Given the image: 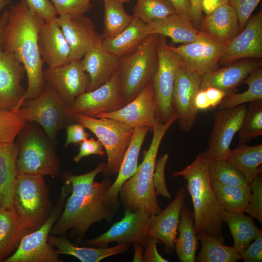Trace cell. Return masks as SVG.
I'll return each mask as SVG.
<instances>
[{
	"label": "cell",
	"mask_w": 262,
	"mask_h": 262,
	"mask_svg": "<svg viewBox=\"0 0 262 262\" xmlns=\"http://www.w3.org/2000/svg\"><path fill=\"white\" fill-rule=\"evenodd\" d=\"M8 13L0 43L3 49L13 54L25 69L28 85L22 98L23 104L26 100L39 96L45 85L38 44V33L44 21L25 0L11 5Z\"/></svg>",
	"instance_id": "1"
},
{
	"label": "cell",
	"mask_w": 262,
	"mask_h": 262,
	"mask_svg": "<svg viewBox=\"0 0 262 262\" xmlns=\"http://www.w3.org/2000/svg\"><path fill=\"white\" fill-rule=\"evenodd\" d=\"M210 162L205 152H201L191 164L182 170L173 172L172 176L181 177L186 181L193 202L194 227L197 234L206 232L224 243L222 232L224 211L211 185L209 175Z\"/></svg>",
	"instance_id": "2"
},
{
	"label": "cell",
	"mask_w": 262,
	"mask_h": 262,
	"mask_svg": "<svg viewBox=\"0 0 262 262\" xmlns=\"http://www.w3.org/2000/svg\"><path fill=\"white\" fill-rule=\"evenodd\" d=\"M112 183L107 178L99 182L92 194H71L50 233L61 236L69 231L71 237L79 243L93 224L104 220L111 221L118 209L106 203L104 198Z\"/></svg>",
	"instance_id": "3"
},
{
	"label": "cell",
	"mask_w": 262,
	"mask_h": 262,
	"mask_svg": "<svg viewBox=\"0 0 262 262\" xmlns=\"http://www.w3.org/2000/svg\"><path fill=\"white\" fill-rule=\"evenodd\" d=\"M177 119L175 114L164 123L158 122L156 119L152 130V141L143 161L138 166L134 174L120 187L118 199L125 209L134 212L139 208H144L150 216L162 212L155 193L153 176L161 142Z\"/></svg>",
	"instance_id": "4"
},
{
	"label": "cell",
	"mask_w": 262,
	"mask_h": 262,
	"mask_svg": "<svg viewBox=\"0 0 262 262\" xmlns=\"http://www.w3.org/2000/svg\"><path fill=\"white\" fill-rule=\"evenodd\" d=\"M159 37L147 35L134 50L119 58L118 71L125 104L152 81L158 65Z\"/></svg>",
	"instance_id": "5"
},
{
	"label": "cell",
	"mask_w": 262,
	"mask_h": 262,
	"mask_svg": "<svg viewBox=\"0 0 262 262\" xmlns=\"http://www.w3.org/2000/svg\"><path fill=\"white\" fill-rule=\"evenodd\" d=\"M17 174L49 176L60 173V164L53 144L39 128L28 122L19 133Z\"/></svg>",
	"instance_id": "6"
},
{
	"label": "cell",
	"mask_w": 262,
	"mask_h": 262,
	"mask_svg": "<svg viewBox=\"0 0 262 262\" xmlns=\"http://www.w3.org/2000/svg\"><path fill=\"white\" fill-rule=\"evenodd\" d=\"M13 205L28 233L40 227L52 210L44 176L17 174Z\"/></svg>",
	"instance_id": "7"
},
{
	"label": "cell",
	"mask_w": 262,
	"mask_h": 262,
	"mask_svg": "<svg viewBox=\"0 0 262 262\" xmlns=\"http://www.w3.org/2000/svg\"><path fill=\"white\" fill-rule=\"evenodd\" d=\"M20 117L27 122L39 124L51 142L55 145L59 131L76 122L74 115L58 94L45 82L40 95L26 100L18 110Z\"/></svg>",
	"instance_id": "8"
},
{
	"label": "cell",
	"mask_w": 262,
	"mask_h": 262,
	"mask_svg": "<svg viewBox=\"0 0 262 262\" xmlns=\"http://www.w3.org/2000/svg\"><path fill=\"white\" fill-rule=\"evenodd\" d=\"M74 116L76 122L92 132L104 147L107 162L103 175L109 177L117 174L134 129L110 118L82 114H76Z\"/></svg>",
	"instance_id": "9"
},
{
	"label": "cell",
	"mask_w": 262,
	"mask_h": 262,
	"mask_svg": "<svg viewBox=\"0 0 262 262\" xmlns=\"http://www.w3.org/2000/svg\"><path fill=\"white\" fill-rule=\"evenodd\" d=\"M71 187H62L56 204L45 223L38 229L26 234L14 252L4 262H61L56 249L48 242L52 228L61 215Z\"/></svg>",
	"instance_id": "10"
},
{
	"label": "cell",
	"mask_w": 262,
	"mask_h": 262,
	"mask_svg": "<svg viewBox=\"0 0 262 262\" xmlns=\"http://www.w3.org/2000/svg\"><path fill=\"white\" fill-rule=\"evenodd\" d=\"M166 37L159 35L158 43V65L151 82L154 91L156 119L164 123L175 115L172 94L177 70L180 64L175 54L170 49Z\"/></svg>",
	"instance_id": "11"
},
{
	"label": "cell",
	"mask_w": 262,
	"mask_h": 262,
	"mask_svg": "<svg viewBox=\"0 0 262 262\" xmlns=\"http://www.w3.org/2000/svg\"><path fill=\"white\" fill-rule=\"evenodd\" d=\"M176 55L180 66L189 72L202 76L219 68V62L227 45L202 33L195 41L177 47L168 46Z\"/></svg>",
	"instance_id": "12"
},
{
	"label": "cell",
	"mask_w": 262,
	"mask_h": 262,
	"mask_svg": "<svg viewBox=\"0 0 262 262\" xmlns=\"http://www.w3.org/2000/svg\"><path fill=\"white\" fill-rule=\"evenodd\" d=\"M151 216L144 208L134 212L126 209L124 217L114 223L104 233L93 239L85 240L86 246L106 247L110 243L130 244L139 243L146 246L148 222Z\"/></svg>",
	"instance_id": "13"
},
{
	"label": "cell",
	"mask_w": 262,
	"mask_h": 262,
	"mask_svg": "<svg viewBox=\"0 0 262 262\" xmlns=\"http://www.w3.org/2000/svg\"><path fill=\"white\" fill-rule=\"evenodd\" d=\"M245 104L219 109L214 115L208 146L205 152L211 161L226 159L230 152L232 140L239 131L246 111Z\"/></svg>",
	"instance_id": "14"
},
{
	"label": "cell",
	"mask_w": 262,
	"mask_h": 262,
	"mask_svg": "<svg viewBox=\"0 0 262 262\" xmlns=\"http://www.w3.org/2000/svg\"><path fill=\"white\" fill-rule=\"evenodd\" d=\"M8 16V11L0 16V110L20 108L25 90L21 84L25 73L22 65L1 47V33Z\"/></svg>",
	"instance_id": "15"
},
{
	"label": "cell",
	"mask_w": 262,
	"mask_h": 262,
	"mask_svg": "<svg viewBox=\"0 0 262 262\" xmlns=\"http://www.w3.org/2000/svg\"><path fill=\"white\" fill-rule=\"evenodd\" d=\"M125 105L117 70L106 83L77 98L69 110L73 115L95 117L99 114L116 111Z\"/></svg>",
	"instance_id": "16"
},
{
	"label": "cell",
	"mask_w": 262,
	"mask_h": 262,
	"mask_svg": "<svg viewBox=\"0 0 262 262\" xmlns=\"http://www.w3.org/2000/svg\"><path fill=\"white\" fill-rule=\"evenodd\" d=\"M202 76L192 73L181 66L178 68L172 94V107L180 128L189 131L194 126L198 110L194 99L200 90Z\"/></svg>",
	"instance_id": "17"
},
{
	"label": "cell",
	"mask_w": 262,
	"mask_h": 262,
	"mask_svg": "<svg viewBox=\"0 0 262 262\" xmlns=\"http://www.w3.org/2000/svg\"><path fill=\"white\" fill-rule=\"evenodd\" d=\"M45 82L51 86L70 108L75 99L87 91L90 78L81 60L44 71Z\"/></svg>",
	"instance_id": "18"
},
{
	"label": "cell",
	"mask_w": 262,
	"mask_h": 262,
	"mask_svg": "<svg viewBox=\"0 0 262 262\" xmlns=\"http://www.w3.org/2000/svg\"><path fill=\"white\" fill-rule=\"evenodd\" d=\"M227 45L219 64L228 66L242 59L262 57V11L250 16L245 27Z\"/></svg>",
	"instance_id": "19"
},
{
	"label": "cell",
	"mask_w": 262,
	"mask_h": 262,
	"mask_svg": "<svg viewBox=\"0 0 262 262\" xmlns=\"http://www.w3.org/2000/svg\"><path fill=\"white\" fill-rule=\"evenodd\" d=\"M56 21L70 47L72 61L81 60L92 46L103 39L91 19L84 15L59 16Z\"/></svg>",
	"instance_id": "20"
},
{
	"label": "cell",
	"mask_w": 262,
	"mask_h": 262,
	"mask_svg": "<svg viewBox=\"0 0 262 262\" xmlns=\"http://www.w3.org/2000/svg\"><path fill=\"white\" fill-rule=\"evenodd\" d=\"M185 193L184 187L180 188L166 208L160 213L151 216L148 222V237L159 240L164 245V251L167 254H171L175 250L177 228L180 213L184 204Z\"/></svg>",
	"instance_id": "21"
},
{
	"label": "cell",
	"mask_w": 262,
	"mask_h": 262,
	"mask_svg": "<svg viewBox=\"0 0 262 262\" xmlns=\"http://www.w3.org/2000/svg\"><path fill=\"white\" fill-rule=\"evenodd\" d=\"M95 117L115 119L133 129L147 126L152 131L156 117L152 82L148 83L133 100L122 108L113 112L99 114Z\"/></svg>",
	"instance_id": "22"
},
{
	"label": "cell",
	"mask_w": 262,
	"mask_h": 262,
	"mask_svg": "<svg viewBox=\"0 0 262 262\" xmlns=\"http://www.w3.org/2000/svg\"><path fill=\"white\" fill-rule=\"evenodd\" d=\"M57 19V18H56ZM56 19L44 22L38 33V44L42 60L51 69L72 61L70 47Z\"/></svg>",
	"instance_id": "23"
},
{
	"label": "cell",
	"mask_w": 262,
	"mask_h": 262,
	"mask_svg": "<svg viewBox=\"0 0 262 262\" xmlns=\"http://www.w3.org/2000/svg\"><path fill=\"white\" fill-rule=\"evenodd\" d=\"M102 40L92 46L81 59L83 69L90 78L86 92L106 83L118 69L119 58L106 49Z\"/></svg>",
	"instance_id": "24"
},
{
	"label": "cell",
	"mask_w": 262,
	"mask_h": 262,
	"mask_svg": "<svg viewBox=\"0 0 262 262\" xmlns=\"http://www.w3.org/2000/svg\"><path fill=\"white\" fill-rule=\"evenodd\" d=\"M262 61L257 59H246L218 68L202 76L200 89L211 87L221 90L227 95L234 92L251 72L262 66Z\"/></svg>",
	"instance_id": "25"
},
{
	"label": "cell",
	"mask_w": 262,
	"mask_h": 262,
	"mask_svg": "<svg viewBox=\"0 0 262 262\" xmlns=\"http://www.w3.org/2000/svg\"><path fill=\"white\" fill-rule=\"evenodd\" d=\"M150 130L147 126L134 128L131 140L124 154L117 178L105 195V202L116 208L118 209L120 205L118 193L120 187L136 172L141 148Z\"/></svg>",
	"instance_id": "26"
},
{
	"label": "cell",
	"mask_w": 262,
	"mask_h": 262,
	"mask_svg": "<svg viewBox=\"0 0 262 262\" xmlns=\"http://www.w3.org/2000/svg\"><path fill=\"white\" fill-rule=\"evenodd\" d=\"M199 31L227 45L240 33L237 16L226 3L203 17Z\"/></svg>",
	"instance_id": "27"
},
{
	"label": "cell",
	"mask_w": 262,
	"mask_h": 262,
	"mask_svg": "<svg viewBox=\"0 0 262 262\" xmlns=\"http://www.w3.org/2000/svg\"><path fill=\"white\" fill-rule=\"evenodd\" d=\"M48 242L57 248L58 254L70 255L82 262H98L106 258L122 254L127 251L129 247L125 244H118L110 247L79 246L64 235L58 236L52 234L49 235Z\"/></svg>",
	"instance_id": "28"
},
{
	"label": "cell",
	"mask_w": 262,
	"mask_h": 262,
	"mask_svg": "<svg viewBox=\"0 0 262 262\" xmlns=\"http://www.w3.org/2000/svg\"><path fill=\"white\" fill-rule=\"evenodd\" d=\"M146 32L147 35L168 37L174 43L182 44L195 41L202 34L191 22L177 13L147 23Z\"/></svg>",
	"instance_id": "29"
},
{
	"label": "cell",
	"mask_w": 262,
	"mask_h": 262,
	"mask_svg": "<svg viewBox=\"0 0 262 262\" xmlns=\"http://www.w3.org/2000/svg\"><path fill=\"white\" fill-rule=\"evenodd\" d=\"M18 154L17 143L0 145V210L13 205Z\"/></svg>",
	"instance_id": "30"
},
{
	"label": "cell",
	"mask_w": 262,
	"mask_h": 262,
	"mask_svg": "<svg viewBox=\"0 0 262 262\" xmlns=\"http://www.w3.org/2000/svg\"><path fill=\"white\" fill-rule=\"evenodd\" d=\"M28 233L13 205L0 210V262L12 254Z\"/></svg>",
	"instance_id": "31"
},
{
	"label": "cell",
	"mask_w": 262,
	"mask_h": 262,
	"mask_svg": "<svg viewBox=\"0 0 262 262\" xmlns=\"http://www.w3.org/2000/svg\"><path fill=\"white\" fill-rule=\"evenodd\" d=\"M193 212L184 204L177 228L178 235L175 243V250L180 262H196V253L198 247V238L194 227Z\"/></svg>",
	"instance_id": "32"
},
{
	"label": "cell",
	"mask_w": 262,
	"mask_h": 262,
	"mask_svg": "<svg viewBox=\"0 0 262 262\" xmlns=\"http://www.w3.org/2000/svg\"><path fill=\"white\" fill-rule=\"evenodd\" d=\"M147 23L133 15L129 26L120 33L110 38H103L104 47L120 58L134 50L147 37Z\"/></svg>",
	"instance_id": "33"
},
{
	"label": "cell",
	"mask_w": 262,
	"mask_h": 262,
	"mask_svg": "<svg viewBox=\"0 0 262 262\" xmlns=\"http://www.w3.org/2000/svg\"><path fill=\"white\" fill-rule=\"evenodd\" d=\"M223 221L228 224L233 237L232 246L240 254L262 233V229L256 226L253 218L244 213H231L224 211Z\"/></svg>",
	"instance_id": "34"
},
{
	"label": "cell",
	"mask_w": 262,
	"mask_h": 262,
	"mask_svg": "<svg viewBox=\"0 0 262 262\" xmlns=\"http://www.w3.org/2000/svg\"><path fill=\"white\" fill-rule=\"evenodd\" d=\"M226 160L251 183L262 172V144L250 146L239 144L236 148L231 149Z\"/></svg>",
	"instance_id": "35"
},
{
	"label": "cell",
	"mask_w": 262,
	"mask_h": 262,
	"mask_svg": "<svg viewBox=\"0 0 262 262\" xmlns=\"http://www.w3.org/2000/svg\"><path fill=\"white\" fill-rule=\"evenodd\" d=\"M212 188L224 211L244 213L251 193L250 185L240 186L221 184L211 181Z\"/></svg>",
	"instance_id": "36"
},
{
	"label": "cell",
	"mask_w": 262,
	"mask_h": 262,
	"mask_svg": "<svg viewBox=\"0 0 262 262\" xmlns=\"http://www.w3.org/2000/svg\"><path fill=\"white\" fill-rule=\"evenodd\" d=\"M201 245L198 262H236L241 260L240 254L233 247L226 246L224 242L209 235L206 232L197 234Z\"/></svg>",
	"instance_id": "37"
},
{
	"label": "cell",
	"mask_w": 262,
	"mask_h": 262,
	"mask_svg": "<svg viewBox=\"0 0 262 262\" xmlns=\"http://www.w3.org/2000/svg\"><path fill=\"white\" fill-rule=\"evenodd\" d=\"M104 0L103 38H113L123 31L130 24L133 16L125 11L119 0Z\"/></svg>",
	"instance_id": "38"
},
{
	"label": "cell",
	"mask_w": 262,
	"mask_h": 262,
	"mask_svg": "<svg viewBox=\"0 0 262 262\" xmlns=\"http://www.w3.org/2000/svg\"><path fill=\"white\" fill-rule=\"evenodd\" d=\"M247 89L241 93L231 92L227 94L218 105L219 109H229L246 103L262 100V68L251 72L244 81Z\"/></svg>",
	"instance_id": "39"
},
{
	"label": "cell",
	"mask_w": 262,
	"mask_h": 262,
	"mask_svg": "<svg viewBox=\"0 0 262 262\" xmlns=\"http://www.w3.org/2000/svg\"><path fill=\"white\" fill-rule=\"evenodd\" d=\"M238 132L240 144L248 143L262 135V100L249 103Z\"/></svg>",
	"instance_id": "40"
},
{
	"label": "cell",
	"mask_w": 262,
	"mask_h": 262,
	"mask_svg": "<svg viewBox=\"0 0 262 262\" xmlns=\"http://www.w3.org/2000/svg\"><path fill=\"white\" fill-rule=\"evenodd\" d=\"M209 175L211 181L221 184L240 186L250 185L243 174L226 159L211 161Z\"/></svg>",
	"instance_id": "41"
},
{
	"label": "cell",
	"mask_w": 262,
	"mask_h": 262,
	"mask_svg": "<svg viewBox=\"0 0 262 262\" xmlns=\"http://www.w3.org/2000/svg\"><path fill=\"white\" fill-rule=\"evenodd\" d=\"M133 16L146 23L176 13L168 0H137Z\"/></svg>",
	"instance_id": "42"
},
{
	"label": "cell",
	"mask_w": 262,
	"mask_h": 262,
	"mask_svg": "<svg viewBox=\"0 0 262 262\" xmlns=\"http://www.w3.org/2000/svg\"><path fill=\"white\" fill-rule=\"evenodd\" d=\"M19 109L0 110V145L14 143L28 123L19 115Z\"/></svg>",
	"instance_id": "43"
},
{
	"label": "cell",
	"mask_w": 262,
	"mask_h": 262,
	"mask_svg": "<svg viewBox=\"0 0 262 262\" xmlns=\"http://www.w3.org/2000/svg\"><path fill=\"white\" fill-rule=\"evenodd\" d=\"M106 163L99 164L93 170L85 174L74 175L66 174L65 177V182L71 185L72 194H92L98 188L99 182H95L96 177L102 172Z\"/></svg>",
	"instance_id": "44"
},
{
	"label": "cell",
	"mask_w": 262,
	"mask_h": 262,
	"mask_svg": "<svg viewBox=\"0 0 262 262\" xmlns=\"http://www.w3.org/2000/svg\"><path fill=\"white\" fill-rule=\"evenodd\" d=\"M251 193L244 213H247L262 223V178L258 175L250 183Z\"/></svg>",
	"instance_id": "45"
},
{
	"label": "cell",
	"mask_w": 262,
	"mask_h": 262,
	"mask_svg": "<svg viewBox=\"0 0 262 262\" xmlns=\"http://www.w3.org/2000/svg\"><path fill=\"white\" fill-rule=\"evenodd\" d=\"M57 15H84L91 9V0H50Z\"/></svg>",
	"instance_id": "46"
},
{
	"label": "cell",
	"mask_w": 262,
	"mask_h": 262,
	"mask_svg": "<svg viewBox=\"0 0 262 262\" xmlns=\"http://www.w3.org/2000/svg\"><path fill=\"white\" fill-rule=\"evenodd\" d=\"M169 155L166 153L156 160L153 176V186L156 196H162L171 198L165 180L164 172Z\"/></svg>",
	"instance_id": "47"
},
{
	"label": "cell",
	"mask_w": 262,
	"mask_h": 262,
	"mask_svg": "<svg viewBox=\"0 0 262 262\" xmlns=\"http://www.w3.org/2000/svg\"><path fill=\"white\" fill-rule=\"evenodd\" d=\"M261 0H229V3L235 12L238 20L240 32Z\"/></svg>",
	"instance_id": "48"
},
{
	"label": "cell",
	"mask_w": 262,
	"mask_h": 262,
	"mask_svg": "<svg viewBox=\"0 0 262 262\" xmlns=\"http://www.w3.org/2000/svg\"><path fill=\"white\" fill-rule=\"evenodd\" d=\"M28 6L45 22H50L57 17L55 8L50 0H25Z\"/></svg>",
	"instance_id": "49"
},
{
	"label": "cell",
	"mask_w": 262,
	"mask_h": 262,
	"mask_svg": "<svg viewBox=\"0 0 262 262\" xmlns=\"http://www.w3.org/2000/svg\"><path fill=\"white\" fill-rule=\"evenodd\" d=\"M79 145V152L73 159L76 163H79L82 158L86 156L92 155L103 156L105 154L103 146L98 140L86 139Z\"/></svg>",
	"instance_id": "50"
},
{
	"label": "cell",
	"mask_w": 262,
	"mask_h": 262,
	"mask_svg": "<svg viewBox=\"0 0 262 262\" xmlns=\"http://www.w3.org/2000/svg\"><path fill=\"white\" fill-rule=\"evenodd\" d=\"M240 254L245 262H262V233L258 236Z\"/></svg>",
	"instance_id": "51"
},
{
	"label": "cell",
	"mask_w": 262,
	"mask_h": 262,
	"mask_svg": "<svg viewBox=\"0 0 262 262\" xmlns=\"http://www.w3.org/2000/svg\"><path fill=\"white\" fill-rule=\"evenodd\" d=\"M85 128L82 124L75 122L68 125L66 127V139L65 147L71 144H80L84 140L88 139V133Z\"/></svg>",
	"instance_id": "52"
},
{
	"label": "cell",
	"mask_w": 262,
	"mask_h": 262,
	"mask_svg": "<svg viewBox=\"0 0 262 262\" xmlns=\"http://www.w3.org/2000/svg\"><path fill=\"white\" fill-rule=\"evenodd\" d=\"M161 244V242L156 238L148 237L146 246L144 248V262H168L169 261L164 259L161 255L157 248V244Z\"/></svg>",
	"instance_id": "53"
},
{
	"label": "cell",
	"mask_w": 262,
	"mask_h": 262,
	"mask_svg": "<svg viewBox=\"0 0 262 262\" xmlns=\"http://www.w3.org/2000/svg\"><path fill=\"white\" fill-rule=\"evenodd\" d=\"M168 0L173 6L177 14L192 22L191 10L189 0Z\"/></svg>",
	"instance_id": "54"
},
{
	"label": "cell",
	"mask_w": 262,
	"mask_h": 262,
	"mask_svg": "<svg viewBox=\"0 0 262 262\" xmlns=\"http://www.w3.org/2000/svg\"><path fill=\"white\" fill-rule=\"evenodd\" d=\"M204 90L210 103L211 108L212 109H214L218 106L227 95L226 93L222 90L214 87H208Z\"/></svg>",
	"instance_id": "55"
},
{
	"label": "cell",
	"mask_w": 262,
	"mask_h": 262,
	"mask_svg": "<svg viewBox=\"0 0 262 262\" xmlns=\"http://www.w3.org/2000/svg\"><path fill=\"white\" fill-rule=\"evenodd\" d=\"M191 5L192 23L193 26L199 30L203 18L202 0H189Z\"/></svg>",
	"instance_id": "56"
},
{
	"label": "cell",
	"mask_w": 262,
	"mask_h": 262,
	"mask_svg": "<svg viewBox=\"0 0 262 262\" xmlns=\"http://www.w3.org/2000/svg\"><path fill=\"white\" fill-rule=\"evenodd\" d=\"M194 104L198 111L206 110L211 108L204 90L200 89L197 92L195 98Z\"/></svg>",
	"instance_id": "57"
},
{
	"label": "cell",
	"mask_w": 262,
	"mask_h": 262,
	"mask_svg": "<svg viewBox=\"0 0 262 262\" xmlns=\"http://www.w3.org/2000/svg\"><path fill=\"white\" fill-rule=\"evenodd\" d=\"M227 3H229V0H202V11L207 15Z\"/></svg>",
	"instance_id": "58"
},
{
	"label": "cell",
	"mask_w": 262,
	"mask_h": 262,
	"mask_svg": "<svg viewBox=\"0 0 262 262\" xmlns=\"http://www.w3.org/2000/svg\"><path fill=\"white\" fill-rule=\"evenodd\" d=\"M133 262H141L143 261L144 251L143 246L139 243H134Z\"/></svg>",
	"instance_id": "59"
},
{
	"label": "cell",
	"mask_w": 262,
	"mask_h": 262,
	"mask_svg": "<svg viewBox=\"0 0 262 262\" xmlns=\"http://www.w3.org/2000/svg\"><path fill=\"white\" fill-rule=\"evenodd\" d=\"M12 0H0V11H1L6 6H7Z\"/></svg>",
	"instance_id": "60"
},
{
	"label": "cell",
	"mask_w": 262,
	"mask_h": 262,
	"mask_svg": "<svg viewBox=\"0 0 262 262\" xmlns=\"http://www.w3.org/2000/svg\"><path fill=\"white\" fill-rule=\"evenodd\" d=\"M120 1H121L122 2H123V3L124 2H129L131 0H119Z\"/></svg>",
	"instance_id": "61"
}]
</instances>
